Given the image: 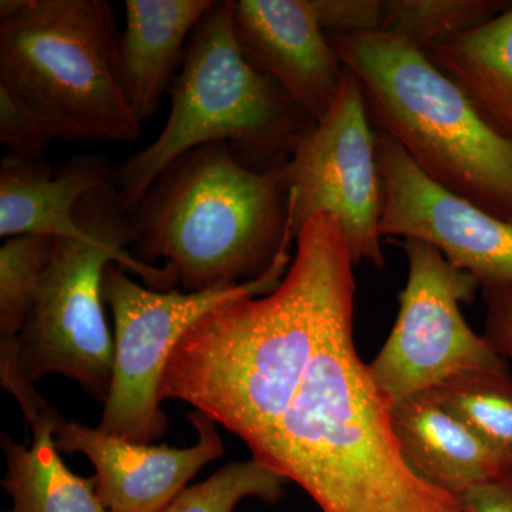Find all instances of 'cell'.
<instances>
[{
  "label": "cell",
  "instance_id": "7402d4cb",
  "mask_svg": "<svg viewBox=\"0 0 512 512\" xmlns=\"http://www.w3.org/2000/svg\"><path fill=\"white\" fill-rule=\"evenodd\" d=\"M289 481L259 461H235L194 487L184 488L164 512H234L247 498L275 504Z\"/></svg>",
  "mask_w": 512,
  "mask_h": 512
},
{
  "label": "cell",
  "instance_id": "52a82bcc",
  "mask_svg": "<svg viewBox=\"0 0 512 512\" xmlns=\"http://www.w3.org/2000/svg\"><path fill=\"white\" fill-rule=\"evenodd\" d=\"M76 217L86 232L57 239L25 329L18 338L0 339V346L13 353L33 386L46 376H64L104 404L114 363V336L103 308L104 271L119 264L157 291H171L177 282L165 266L143 264L131 254L130 212L111 183L87 194Z\"/></svg>",
  "mask_w": 512,
  "mask_h": 512
},
{
  "label": "cell",
  "instance_id": "277c9868",
  "mask_svg": "<svg viewBox=\"0 0 512 512\" xmlns=\"http://www.w3.org/2000/svg\"><path fill=\"white\" fill-rule=\"evenodd\" d=\"M170 93V116L156 140L111 173L110 183L128 212L188 151L225 143L244 167L264 173L291 160L315 124L244 55L232 0L215 3L195 28Z\"/></svg>",
  "mask_w": 512,
  "mask_h": 512
},
{
  "label": "cell",
  "instance_id": "8fae6325",
  "mask_svg": "<svg viewBox=\"0 0 512 512\" xmlns=\"http://www.w3.org/2000/svg\"><path fill=\"white\" fill-rule=\"evenodd\" d=\"M380 235L417 239L476 278L481 289L512 286V224L444 190L393 138L377 133Z\"/></svg>",
  "mask_w": 512,
  "mask_h": 512
},
{
  "label": "cell",
  "instance_id": "2e32d148",
  "mask_svg": "<svg viewBox=\"0 0 512 512\" xmlns=\"http://www.w3.org/2000/svg\"><path fill=\"white\" fill-rule=\"evenodd\" d=\"M390 419L409 466L427 483L458 500L512 466L510 458L488 446L429 392L392 403Z\"/></svg>",
  "mask_w": 512,
  "mask_h": 512
},
{
  "label": "cell",
  "instance_id": "d6986e66",
  "mask_svg": "<svg viewBox=\"0 0 512 512\" xmlns=\"http://www.w3.org/2000/svg\"><path fill=\"white\" fill-rule=\"evenodd\" d=\"M511 6L507 0H384L380 32L427 53L468 35Z\"/></svg>",
  "mask_w": 512,
  "mask_h": 512
},
{
  "label": "cell",
  "instance_id": "9c48e42d",
  "mask_svg": "<svg viewBox=\"0 0 512 512\" xmlns=\"http://www.w3.org/2000/svg\"><path fill=\"white\" fill-rule=\"evenodd\" d=\"M407 256L409 274L389 338L372 363L370 375L394 403L429 392L460 373L508 369L484 336L461 313L480 284L436 248L417 239H396Z\"/></svg>",
  "mask_w": 512,
  "mask_h": 512
},
{
  "label": "cell",
  "instance_id": "d4e9b609",
  "mask_svg": "<svg viewBox=\"0 0 512 512\" xmlns=\"http://www.w3.org/2000/svg\"><path fill=\"white\" fill-rule=\"evenodd\" d=\"M484 338L495 352L512 363V286L483 288Z\"/></svg>",
  "mask_w": 512,
  "mask_h": 512
},
{
  "label": "cell",
  "instance_id": "4fadbf2b",
  "mask_svg": "<svg viewBox=\"0 0 512 512\" xmlns=\"http://www.w3.org/2000/svg\"><path fill=\"white\" fill-rule=\"evenodd\" d=\"M242 52L315 123L338 96L346 67L320 28L312 0H232Z\"/></svg>",
  "mask_w": 512,
  "mask_h": 512
},
{
  "label": "cell",
  "instance_id": "9a60e30c",
  "mask_svg": "<svg viewBox=\"0 0 512 512\" xmlns=\"http://www.w3.org/2000/svg\"><path fill=\"white\" fill-rule=\"evenodd\" d=\"M215 0H126L119 36L120 82L141 123L171 92L195 28Z\"/></svg>",
  "mask_w": 512,
  "mask_h": 512
},
{
  "label": "cell",
  "instance_id": "8992f818",
  "mask_svg": "<svg viewBox=\"0 0 512 512\" xmlns=\"http://www.w3.org/2000/svg\"><path fill=\"white\" fill-rule=\"evenodd\" d=\"M109 0H2L0 87L66 141L131 143L143 123L120 82Z\"/></svg>",
  "mask_w": 512,
  "mask_h": 512
},
{
  "label": "cell",
  "instance_id": "3957f363",
  "mask_svg": "<svg viewBox=\"0 0 512 512\" xmlns=\"http://www.w3.org/2000/svg\"><path fill=\"white\" fill-rule=\"evenodd\" d=\"M288 161L258 173L225 143L188 151L130 211L131 254L147 265L164 261L185 292L249 284L292 262Z\"/></svg>",
  "mask_w": 512,
  "mask_h": 512
},
{
  "label": "cell",
  "instance_id": "484cf974",
  "mask_svg": "<svg viewBox=\"0 0 512 512\" xmlns=\"http://www.w3.org/2000/svg\"><path fill=\"white\" fill-rule=\"evenodd\" d=\"M468 512H512V466L460 498Z\"/></svg>",
  "mask_w": 512,
  "mask_h": 512
},
{
  "label": "cell",
  "instance_id": "7a4b0ae2",
  "mask_svg": "<svg viewBox=\"0 0 512 512\" xmlns=\"http://www.w3.org/2000/svg\"><path fill=\"white\" fill-rule=\"evenodd\" d=\"M390 407L357 355L352 316L330 330L291 406L248 448L322 512H468L409 466Z\"/></svg>",
  "mask_w": 512,
  "mask_h": 512
},
{
  "label": "cell",
  "instance_id": "5b68a950",
  "mask_svg": "<svg viewBox=\"0 0 512 512\" xmlns=\"http://www.w3.org/2000/svg\"><path fill=\"white\" fill-rule=\"evenodd\" d=\"M355 74L370 123L430 180L512 224V144L419 49L389 33L328 36Z\"/></svg>",
  "mask_w": 512,
  "mask_h": 512
},
{
  "label": "cell",
  "instance_id": "e0dca14e",
  "mask_svg": "<svg viewBox=\"0 0 512 512\" xmlns=\"http://www.w3.org/2000/svg\"><path fill=\"white\" fill-rule=\"evenodd\" d=\"M25 419L30 446L6 431L0 436L6 461L2 487L13 501L5 512H113L101 501L96 478L77 476L63 463L55 436L64 417L56 407L46 402Z\"/></svg>",
  "mask_w": 512,
  "mask_h": 512
},
{
  "label": "cell",
  "instance_id": "ffe728a7",
  "mask_svg": "<svg viewBox=\"0 0 512 512\" xmlns=\"http://www.w3.org/2000/svg\"><path fill=\"white\" fill-rule=\"evenodd\" d=\"M429 393L488 446L512 460V375L508 369L460 373Z\"/></svg>",
  "mask_w": 512,
  "mask_h": 512
},
{
  "label": "cell",
  "instance_id": "44dd1931",
  "mask_svg": "<svg viewBox=\"0 0 512 512\" xmlns=\"http://www.w3.org/2000/svg\"><path fill=\"white\" fill-rule=\"evenodd\" d=\"M57 238L20 235L0 248V339L18 338L32 315Z\"/></svg>",
  "mask_w": 512,
  "mask_h": 512
},
{
  "label": "cell",
  "instance_id": "ba28073f",
  "mask_svg": "<svg viewBox=\"0 0 512 512\" xmlns=\"http://www.w3.org/2000/svg\"><path fill=\"white\" fill-rule=\"evenodd\" d=\"M291 262L249 284L201 292L157 291L137 284L119 264L103 276V301L114 320V363L99 429L138 443H153L168 429L160 384L175 346L212 309L281 284Z\"/></svg>",
  "mask_w": 512,
  "mask_h": 512
},
{
  "label": "cell",
  "instance_id": "603a6c76",
  "mask_svg": "<svg viewBox=\"0 0 512 512\" xmlns=\"http://www.w3.org/2000/svg\"><path fill=\"white\" fill-rule=\"evenodd\" d=\"M53 140L57 136L52 126L0 87V141L9 153L43 158Z\"/></svg>",
  "mask_w": 512,
  "mask_h": 512
},
{
  "label": "cell",
  "instance_id": "cb8c5ba5",
  "mask_svg": "<svg viewBox=\"0 0 512 512\" xmlns=\"http://www.w3.org/2000/svg\"><path fill=\"white\" fill-rule=\"evenodd\" d=\"M312 6L326 36L382 30L384 0H312Z\"/></svg>",
  "mask_w": 512,
  "mask_h": 512
},
{
  "label": "cell",
  "instance_id": "7c38bea8",
  "mask_svg": "<svg viewBox=\"0 0 512 512\" xmlns=\"http://www.w3.org/2000/svg\"><path fill=\"white\" fill-rule=\"evenodd\" d=\"M187 417L197 433L190 447L138 443L66 419L57 427L56 447L89 458L97 493L110 511L164 512L202 467L225 453L215 421L197 410Z\"/></svg>",
  "mask_w": 512,
  "mask_h": 512
},
{
  "label": "cell",
  "instance_id": "30bf717a",
  "mask_svg": "<svg viewBox=\"0 0 512 512\" xmlns=\"http://www.w3.org/2000/svg\"><path fill=\"white\" fill-rule=\"evenodd\" d=\"M372 126L359 82L346 69L332 107L313 124L285 165L284 180L295 237L315 215H333L355 265L369 262L384 269L382 185Z\"/></svg>",
  "mask_w": 512,
  "mask_h": 512
},
{
  "label": "cell",
  "instance_id": "6da1fadb",
  "mask_svg": "<svg viewBox=\"0 0 512 512\" xmlns=\"http://www.w3.org/2000/svg\"><path fill=\"white\" fill-rule=\"evenodd\" d=\"M274 291L212 309L165 366L160 399L181 400L247 446L281 420L320 343L355 315V275L343 229L330 214L303 225Z\"/></svg>",
  "mask_w": 512,
  "mask_h": 512
},
{
  "label": "cell",
  "instance_id": "5bb4252c",
  "mask_svg": "<svg viewBox=\"0 0 512 512\" xmlns=\"http://www.w3.org/2000/svg\"><path fill=\"white\" fill-rule=\"evenodd\" d=\"M114 167L106 157L76 156L59 168L45 158L8 153L0 161V237H83L77 221L80 201L110 183Z\"/></svg>",
  "mask_w": 512,
  "mask_h": 512
},
{
  "label": "cell",
  "instance_id": "ac0fdd59",
  "mask_svg": "<svg viewBox=\"0 0 512 512\" xmlns=\"http://www.w3.org/2000/svg\"><path fill=\"white\" fill-rule=\"evenodd\" d=\"M424 55L456 84L478 117L512 144V6Z\"/></svg>",
  "mask_w": 512,
  "mask_h": 512
}]
</instances>
